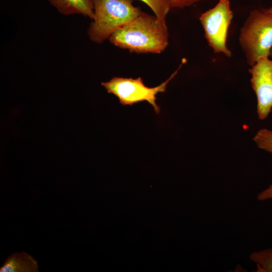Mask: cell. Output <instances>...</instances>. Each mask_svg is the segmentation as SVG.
Masks as SVG:
<instances>
[{"label":"cell","instance_id":"1","mask_svg":"<svg viewBox=\"0 0 272 272\" xmlns=\"http://www.w3.org/2000/svg\"><path fill=\"white\" fill-rule=\"evenodd\" d=\"M114 45L136 53H160L168 44L166 21L143 12L108 38Z\"/></svg>","mask_w":272,"mask_h":272},{"label":"cell","instance_id":"2","mask_svg":"<svg viewBox=\"0 0 272 272\" xmlns=\"http://www.w3.org/2000/svg\"><path fill=\"white\" fill-rule=\"evenodd\" d=\"M142 12L140 8L133 5L132 0H94L89 37L95 43H101Z\"/></svg>","mask_w":272,"mask_h":272},{"label":"cell","instance_id":"3","mask_svg":"<svg viewBox=\"0 0 272 272\" xmlns=\"http://www.w3.org/2000/svg\"><path fill=\"white\" fill-rule=\"evenodd\" d=\"M239 42L250 65L269 57L272 48V15L262 10L250 11L241 29Z\"/></svg>","mask_w":272,"mask_h":272},{"label":"cell","instance_id":"4","mask_svg":"<svg viewBox=\"0 0 272 272\" xmlns=\"http://www.w3.org/2000/svg\"><path fill=\"white\" fill-rule=\"evenodd\" d=\"M164 82L155 87H148L144 83L142 79L114 77L101 85L108 93L116 96L122 105H132L143 101L151 104L157 114L160 113V108L156 103V96L159 93L165 92L166 86L177 73L180 66Z\"/></svg>","mask_w":272,"mask_h":272},{"label":"cell","instance_id":"5","mask_svg":"<svg viewBox=\"0 0 272 272\" xmlns=\"http://www.w3.org/2000/svg\"><path fill=\"white\" fill-rule=\"evenodd\" d=\"M233 17L229 0H219L213 8L202 13L199 20L209 45L215 53H223L230 57L226 45L228 30Z\"/></svg>","mask_w":272,"mask_h":272},{"label":"cell","instance_id":"6","mask_svg":"<svg viewBox=\"0 0 272 272\" xmlns=\"http://www.w3.org/2000/svg\"><path fill=\"white\" fill-rule=\"evenodd\" d=\"M252 88L257 98L259 119L264 120L272 110V60L268 57L258 59L249 70Z\"/></svg>","mask_w":272,"mask_h":272},{"label":"cell","instance_id":"7","mask_svg":"<svg viewBox=\"0 0 272 272\" xmlns=\"http://www.w3.org/2000/svg\"><path fill=\"white\" fill-rule=\"evenodd\" d=\"M61 14H80L92 19L94 0H48Z\"/></svg>","mask_w":272,"mask_h":272},{"label":"cell","instance_id":"8","mask_svg":"<svg viewBox=\"0 0 272 272\" xmlns=\"http://www.w3.org/2000/svg\"><path fill=\"white\" fill-rule=\"evenodd\" d=\"M37 261L25 252H16L8 257L1 272H38Z\"/></svg>","mask_w":272,"mask_h":272},{"label":"cell","instance_id":"9","mask_svg":"<svg viewBox=\"0 0 272 272\" xmlns=\"http://www.w3.org/2000/svg\"><path fill=\"white\" fill-rule=\"evenodd\" d=\"M249 259L256 264L258 272H272V248L254 251Z\"/></svg>","mask_w":272,"mask_h":272},{"label":"cell","instance_id":"10","mask_svg":"<svg viewBox=\"0 0 272 272\" xmlns=\"http://www.w3.org/2000/svg\"><path fill=\"white\" fill-rule=\"evenodd\" d=\"M152 10L159 19L166 21L171 8V0H140Z\"/></svg>","mask_w":272,"mask_h":272},{"label":"cell","instance_id":"11","mask_svg":"<svg viewBox=\"0 0 272 272\" xmlns=\"http://www.w3.org/2000/svg\"><path fill=\"white\" fill-rule=\"evenodd\" d=\"M257 147L272 153V130L262 128L258 130L253 138Z\"/></svg>","mask_w":272,"mask_h":272},{"label":"cell","instance_id":"12","mask_svg":"<svg viewBox=\"0 0 272 272\" xmlns=\"http://www.w3.org/2000/svg\"><path fill=\"white\" fill-rule=\"evenodd\" d=\"M203 0H171V8L182 9L190 7Z\"/></svg>","mask_w":272,"mask_h":272},{"label":"cell","instance_id":"13","mask_svg":"<svg viewBox=\"0 0 272 272\" xmlns=\"http://www.w3.org/2000/svg\"><path fill=\"white\" fill-rule=\"evenodd\" d=\"M256 197L258 200L261 201L272 199V183L266 188L259 192Z\"/></svg>","mask_w":272,"mask_h":272},{"label":"cell","instance_id":"14","mask_svg":"<svg viewBox=\"0 0 272 272\" xmlns=\"http://www.w3.org/2000/svg\"><path fill=\"white\" fill-rule=\"evenodd\" d=\"M264 12L272 15V7L266 9L262 10Z\"/></svg>","mask_w":272,"mask_h":272},{"label":"cell","instance_id":"15","mask_svg":"<svg viewBox=\"0 0 272 272\" xmlns=\"http://www.w3.org/2000/svg\"><path fill=\"white\" fill-rule=\"evenodd\" d=\"M269 56H271L272 57V48L270 50V53H269Z\"/></svg>","mask_w":272,"mask_h":272}]
</instances>
